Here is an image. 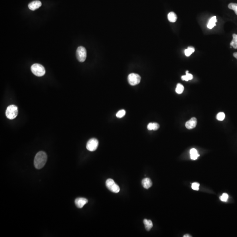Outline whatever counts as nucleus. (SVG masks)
<instances>
[{
  "label": "nucleus",
  "instance_id": "obj_13",
  "mask_svg": "<svg viewBox=\"0 0 237 237\" xmlns=\"http://www.w3.org/2000/svg\"><path fill=\"white\" fill-rule=\"evenodd\" d=\"M177 15L174 12H169L168 15V19L171 23H175L177 21Z\"/></svg>",
  "mask_w": 237,
  "mask_h": 237
},
{
  "label": "nucleus",
  "instance_id": "obj_7",
  "mask_svg": "<svg viewBox=\"0 0 237 237\" xmlns=\"http://www.w3.org/2000/svg\"><path fill=\"white\" fill-rule=\"evenodd\" d=\"M98 145V141L96 138H91L88 141L86 148L88 150L93 151L96 150Z\"/></svg>",
  "mask_w": 237,
  "mask_h": 237
},
{
  "label": "nucleus",
  "instance_id": "obj_22",
  "mask_svg": "<svg viewBox=\"0 0 237 237\" xmlns=\"http://www.w3.org/2000/svg\"><path fill=\"white\" fill-rule=\"evenodd\" d=\"M200 156V155L197 153L193 154L191 155V159L193 160H196L197 159L198 157Z\"/></svg>",
  "mask_w": 237,
  "mask_h": 237
},
{
  "label": "nucleus",
  "instance_id": "obj_29",
  "mask_svg": "<svg viewBox=\"0 0 237 237\" xmlns=\"http://www.w3.org/2000/svg\"><path fill=\"white\" fill-rule=\"evenodd\" d=\"M233 56L235 58H237V52H234L233 54Z\"/></svg>",
  "mask_w": 237,
  "mask_h": 237
},
{
  "label": "nucleus",
  "instance_id": "obj_27",
  "mask_svg": "<svg viewBox=\"0 0 237 237\" xmlns=\"http://www.w3.org/2000/svg\"><path fill=\"white\" fill-rule=\"evenodd\" d=\"M198 153L197 151L195 149H191L190 151V155L193 154L197 153Z\"/></svg>",
  "mask_w": 237,
  "mask_h": 237
},
{
  "label": "nucleus",
  "instance_id": "obj_16",
  "mask_svg": "<svg viewBox=\"0 0 237 237\" xmlns=\"http://www.w3.org/2000/svg\"><path fill=\"white\" fill-rule=\"evenodd\" d=\"M184 90V87L183 85L181 84H178L176 88V92L178 94H181L183 92Z\"/></svg>",
  "mask_w": 237,
  "mask_h": 237
},
{
  "label": "nucleus",
  "instance_id": "obj_12",
  "mask_svg": "<svg viewBox=\"0 0 237 237\" xmlns=\"http://www.w3.org/2000/svg\"><path fill=\"white\" fill-rule=\"evenodd\" d=\"M217 22L216 17V16H213L210 19L209 23L207 24V27L210 29H212V28L216 25V23Z\"/></svg>",
  "mask_w": 237,
  "mask_h": 237
},
{
  "label": "nucleus",
  "instance_id": "obj_4",
  "mask_svg": "<svg viewBox=\"0 0 237 237\" xmlns=\"http://www.w3.org/2000/svg\"><path fill=\"white\" fill-rule=\"evenodd\" d=\"M105 184L108 189L113 193H117L120 191V187L113 181V179H107L106 181Z\"/></svg>",
  "mask_w": 237,
  "mask_h": 237
},
{
  "label": "nucleus",
  "instance_id": "obj_26",
  "mask_svg": "<svg viewBox=\"0 0 237 237\" xmlns=\"http://www.w3.org/2000/svg\"><path fill=\"white\" fill-rule=\"evenodd\" d=\"M182 80H185V81H188L189 80L187 76L186 75L185 76H181Z\"/></svg>",
  "mask_w": 237,
  "mask_h": 237
},
{
  "label": "nucleus",
  "instance_id": "obj_3",
  "mask_svg": "<svg viewBox=\"0 0 237 237\" xmlns=\"http://www.w3.org/2000/svg\"><path fill=\"white\" fill-rule=\"evenodd\" d=\"M31 70L33 74L37 76H42L45 74V70L44 67L41 64H33L31 67Z\"/></svg>",
  "mask_w": 237,
  "mask_h": 237
},
{
  "label": "nucleus",
  "instance_id": "obj_17",
  "mask_svg": "<svg viewBox=\"0 0 237 237\" xmlns=\"http://www.w3.org/2000/svg\"><path fill=\"white\" fill-rule=\"evenodd\" d=\"M228 8L234 11L235 14L237 15V3H232L229 4Z\"/></svg>",
  "mask_w": 237,
  "mask_h": 237
},
{
  "label": "nucleus",
  "instance_id": "obj_30",
  "mask_svg": "<svg viewBox=\"0 0 237 237\" xmlns=\"http://www.w3.org/2000/svg\"><path fill=\"white\" fill-rule=\"evenodd\" d=\"M183 237H191V236H190L189 234H185V235H184V236H183Z\"/></svg>",
  "mask_w": 237,
  "mask_h": 237
},
{
  "label": "nucleus",
  "instance_id": "obj_10",
  "mask_svg": "<svg viewBox=\"0 0 237 237\" xmlns=\"http://www.w3.org/2000/svg\"><path fill=\"white\" fill-rule=\"evenodd\" d=\"M42 5V2L39 1L37 0V1H32L31 3H29L28 5V7L29 9L31 10L34 11L39 8Z\"/></svg>",
  "mask_w": 237,
  "mask_h": 237
},
{
  "label": "nucleus",
  "instance_id": "obj_19",
  "mask_svg": "<svg viewBox=\"0 0 237 237\" xmlns=\"http://www.w3.org/2000/svg\"><path fill=\"white\" fill-rule=\"evenodd\" d=\"M126 114V111L124 110H121L118 111L116 114V116L118 118L123 117Z\"/></svg>",
  "mask_w": 237,
  "mask_h": 237
},
{
  "label": "nucleus",
  "instance_id": "obj_1",
  "mask_svg": "<svg viewBox=\"0 0 237 237\" xmlns=\"http://www.w3.org/2000/svg\"><path fill=\"white\" fill-rule=\"evenodd\" d=\"M47 160V155L44 151H39L36 154L34 160V164L37 169L42 168Z\"/></svg>",
  "mask_w": 237,
  "mask_h": 237
},
{
  "label": "nucleus",
  "instance_id": "obj_32",
  "mask_svg": "<svg viewBox=\"0 0 237 237\" xmlns=\"http://www.w3.org/2000/svg\"></svg>",
  "mask_w": 237,
  "mask_h": 237
},
{
  "label": "nucleus",
  "instance_id": "obj_20",
  "mask_svg": "<svg viewBox=\"0 0 237 237\" xmlns=\"http://www.w3.org/2000/svg\"><path fill=\"white\" fill-rule=\"evenodd\" d=\"M220 200L223 202H226L228 199V195L227 193H224L220 198Z\"/></svg>",
  "mask_w": 237,
  "mask_h": 237
},
{
  "label": "nucleus",
  "instance_id": "obj_2",
  "mask_svg": "<svg viewBox=\"0 0 237 237\" xmlns=\"http://www.w3.org/2000/svg\"><path fill=\"white\" fill-rule=\"evenodd\" d=\"M6 116L10 120H13L17 117L18 114V109L16 105L12 104L9 105L6 111Z\"/></svg>",
  "mask_w": 237,
  "mask_h": 237
},
{
  "label": "nucleus",
  "instance_id": "obj_25",
  "mask_svg": "<svg viewBox=\"0 0 237 237\" xmlns=\"http://www.w3.org/2000/svg\"><path fill=\"white\" fill-rule=\"evenodd\" d=\"M147 128L149 131L153 130V123H149L148 125V126H147Z\"/></svg>",
  "mask_w": 237,
  "mask_h": 237
},
{
  "label": "nucleus",
  "instance_id": "obj_11",
  "mask_svg": "<svg viewBox=\"0 0 237 237\" xmlns=\"http://www.w3.org/2000/svg\"><path fill=\"white\" fill-rule=\"evenodd\" d=\"M142 185L143 187L145 189H149L152 186V182L150 179L149 178H145L142 180Z\"/></svg>",
  "mask_w": 237,
  "mask_h": 237
},
{
  "label": "nucleus",
  "instance_id": "obj_14",
  "mask_svg": "<svg viewBox=\"0 0 237 237\" xmlns=\"http://www.w3.org/2000/svg\"><path fill=\"white\" fill-rule=\"evenodd\" d=\"M144 225H145V229L147 230H150L151 228L153 227V224L152 221L151 220H148L147 219H144Z\"/></svg>",
  "mask_w": 237,
  "mask_h": 237
},
{
  "label": "nucleus",
  "instance_id": "obj_18",
  "mask_svg": "<svg viewBox=\"0 0 237 237\" xmlns=\"http://www.w3.org/2000/svg\"><path fill=\"white\" fill-rule=\"evenodd\" d=\"M225 114H224V112H219L218 114H217L216 117V119L219 121H224V119L225 118Z\"/></svg>",
  "mask_w": 237,
  "mask_h": 237
},
{
  "label": "nucleus",
  "instance_id": "obj_31",
  "mask_svg": "<svg viewBox=\"0 0 237 237\" xmlns=\"http://www.w3.org/2000/svg\"><path fill=\"white\" fill-rule=\"evenodd\" d=\"M188 71H186V74H188Z\"/></svg>",
  "mask_w": 237,
  "mask_h": 237
},
{
  "label": "nucleus",
  "instance_id": "obj_9",
  "mask_svg": "<svg viewBox=\"0 0 237 237\" xmlns=\"http://www.w3.org/2000/svg\"><path fill=\"white\" fill-rule=\"evenodd\" d=\"M197 123V121L196 118L193 117L186 123L185 127L188 129H193L196 126Z\"/></svg>",
  "mask_w": 237,
  "mask_h": 237
},
{
  "label": "nucleus",
  "instance_id": "obj_15",
  "mask_svg": "<svg viewBox=\"0 0 237 237\" xmlns=\"http://www.w3.org/2000/svg\"><path fill=\"white\" fill-rule=\"evenodd\" d=\"M195 52V48L193 47H188L187 49L184 51V53L186 56L188 57L191 56V54Z\"/></svg>",
  "mask_w": 237,
  "mask_h": 237
},
{
  "label": "nucleus",
  "instance_id": "obj_6",
  "mask_svg": "<svg viewBox=\"0 0 237 237\" xmlns=\"http://www.w3.org/2000/svg\"><path fill=\"white\" fill-rule=\"evenodd\" d=\"M141 80V76L137 74L132 73L129 74L128 76V82L132 86L136 85L139 84Z\"/></svg>",
  "mask_w": 237,
  "mask_h": 237
},
{
  "label": "nucleus",
  "instance_id": "obj_24",
  "mask_svg": "<svg viewBox=\"0 0 237 237\" xmlns=\"http://www.w3.org/2000/svg\"><path fill=\"white\" fill-rule=\"evenodd\" d=\"M159 128V124L156 123H153V131H156V130H158Z\"/></svg>",
  "mask_w": 237,
  "mask_h": 237
},
{
  "label": "nucleus",
  "instance_id": "obj_5",
  "mask_svg": "<svg viewBox=\"0 0 237 237\" xmlns=\"http://www.w3.org/2000/svg\"><path fill=\"white\" fill-rule=\"evenodd\" d=\"M77 59L80 62H83L85 61L87 58V51L84 47L80 46L77 48L76 52Z\"/></svg>",
  "mask_w": 237,
  "mask_h": 237
},
{
  "label": "nucleus",
  "instance_id": "obj_21",
  "mask_svg": "<svg viewBox=\"0 0 237 237\" xmlns=\"http://www.w3.org/2000/svg\"><path fill=\"white\" fill-rule=\"evenodd\" d=\"M200 183H193L192 184L191 187H192V188L193 189V190L198 191V190H199V187H200Z\"/></svg>",
  "mask_w": 237,
  "mask_h": 237
},
{
  "label": "nucleus",
  "instance_id": "obj_28",
  "mask_svg": "<svg viewBox=\"0 0 237 237\" xmlns=\"http://www.w3.org/2000/svg\"><path fill=\"white\" fill-rule=\"evenodd\" d=\"M234 41V42H237V34H233V40Z\"/></svg>",
  "mask_w": 237,
  "mask_h": 237
},
{
  "label": "nucleus",
  "instance_id": "obj_23",
  "mask_svg": "<svg viewBox=\"0 0 237 237\" xmlns=\"http://www.w3.org/2000/svg\"><path fill=\"white\" fill-rule=\"evenodd\" d=\"M230 46L233 47L234 49H237V42L232 40L230 43Z\"/></svg>",
  "mask_w": 237,
  "mask_h": 237
},
{
  "label": "nucleus",
  "instance_id": "obj_8",
  "mask_svg": "<svg viewBox=\"0 0 237 237\" xmlns=\"http://www.w3.org/2000/svg\"><path fill=\"white\" fill-rule=\"evenodd\" d=\"M88 202V200L84 198H78L76 199L75 203L77 208H82Z\"/></svg>",
  "mask_w": 237,
  "mask_h": 237
}]
</instances>
